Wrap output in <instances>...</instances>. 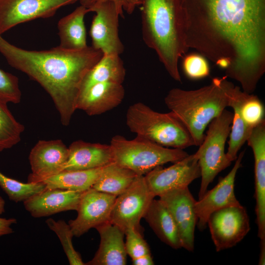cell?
<instances>
[{
  "mask_svg": "<svg viewBox=\"0 0 265 265\" xmlns=\"http://www.w3.org/2000/svg\"><path fill=\"white\" fill-rule=\"evenodd\" d=\"M133 265H153L154 264L151 254H146L132 259Z\"/></svg>",
  "mask_w": 265,
  "mask_h": 265,
  "instance_id": "37",
  "label": "cell"
},
{
  "mask_svg": "<svg viewBox=\"0 0 265 265\" xmlns=\"http://www.w3.org/2000/svg\"><path fill=\"white\" fill-rule=\"evenodd\" d=\"M260 251L259 265H264L265 263V241H260Z\"/></svg>",
  "mask_w": 265,
  "mask_h": 265,
  "instance_id": "38",
  "label": "cell"
},
{
  "mask_svg": "<svg viewBox=\"0 0 265 265\" xmlns=\"http://www.w3.org/2000/svg\"><path fill=\"white\" fill-rule=\"evenodd\" d=\"M227 78H214L209 84L195 90L172 88L164 98L166 106L186 127L195 146L203 142L211 122L229 107Z\"/></svg>",
  "mask_w": 265,
  "mask_h": 265,
  "instance_id": "4",
  "label": "cell"
},
{
  "mask_svg": "<svg viewBox=\"0 0 265 265\" xmlns=\"http://www.w3.org/2000/svg\"><path fill=\"white\" fill-rule=\"evenodd\" d=\"M229 107L233 109V117L230 132L228 148L226 155L231 161L237 158V155L247 141L253 128L248 127L241 113V107L248 94L229 81L228 87Z\"/></svg>",
  "mask_w": 265,
  "mask_h": 265,
  "instance_id": "22",
  "label": "cell"
},
{
  "mask_svg": "<svg viewBox=\"0 0 265 265\" xmlns=\"http://www.w3.org/2000/svg\"><path fill=\"white\" fill-rule=\"evenodd\" d=\"M140 232L133 227H131L125 232L126 236L125 243L126 251L132 259L151 254L149 246Z\"/></svg>",
  "mask_w": 265,
  "mask_h": 265,
  "instance_id": "34",
  "label": "cell"
},
{
  "mask_svg": "<svg viewBox=\"0 0 265 265\" xmlns=\"http://www.w3.org/2000/svg\"><path fill=\"white\" fill-rule=\"evenodd\" d=\"M154 195L149 189L143 175H137L131 185L116 197L110 216V222L124 233L133 227L140 231V222Z\"/></svg>",
  "mask_w": 265,
  "mask_h": 265,
  "instance_id": "8",
  "label": "cell"
},
{
  "mask_svg": "<svg viewBox=\"0 0 265 265\" xmlns=\"http://www.w3.org/2000/svg\"><path fill=\"white\" fill-rule=\"evenodd\" d=\"M103 168L63 171L40 182L44 184L47 188L82 192L92 187L99 177Z\"/></svg>",
  "mask_w": 265,
  "mask_h": 265,
  "instance_id": "26",
  "label": "cell"
},
{
  "mask_svg": "<svg viewBox=\"0 0 265 265\" xmlns=\"http://www.w3.org/2000/svg\"><path fill=\"white\" fill-rule=\"evenodd\" d=\"M128 0L129 1V3L130 5L131 14H132L133 12L135 7L137 6L140 5L141 3V0Z\"/></svg>",
  "mask_w": 265,
  "mask_h": 265,
  "instance_id": "39",
  "label": "cell"
},
{
  "mask_svg": "<svg viewBox=\"0 0 265 265\" xmlns=\"http://www.w3.org/2000/svg\"><path fill=\"white\" fill-rule=\"evenodd\" d=\"M124 96L122 84L109 81L97 83L80 94L76 108L90 116L101 114L117 106Z\"/></svg>",
  "mask_w": 265,
  "mask_h": 265,
  "instance_id": "19",
  "label": "cell"
},
{
  "mask_svg": "<svg viewBox=\"0 0 265 265\" xmlns=\"http://www.w3.org/2000/svg\"><path fill=\"white\" fill-rule=\"evenodd\" d=\"M0 53L8 64L39 83L52 99L63 126H68L75 110L82 81L103 53L87 46L78 51L59 46L28 51L17 47L0 35Z\"/></svg>",
  "mask_w": 265,
  "mask_h": 265,
  "instance_id": "2",
  "label": "cell"
},
{
  "mask_svg": "<svg viewBox=\"0 0 265 265\" xmlns=\"http://www.w3.org/2000/svg\"><path fill=\"white\" fill-rule=\"evenodd\" d=\"M142 38L175 80L181 82L179 61L189 50L179 0H141Z\"/></svg>",
  "mask_w": 265,
  "mask_h": 265,
  "instance_id": "3",
  "label": "cell"
},
{
  "mask_svg": "<svg viewBox=\"0 0 265 265\" xmlns=\"http://www.w3.org/2000/svg\"><path fill=\"white\" fill-rule=\"evenodd\" d=\"M17 222V219L14 218L6 219L0 217V237L13 233L11 226Z\"/></svg>",
  "mask_w": 265,
  "mask_h": 265,
  "instance_id": "36",
  "label": "cell"
},
{
  "mask_svg": "<svg viewBox=\"0 0 265 265\" xmlns=\"http://www.w3.org/2000/svg\"><path fill=\"white\" fill-rule=\"evenodd\" d=\"M116 197L92 187L83 192L77 211V217L68 222L74 236L80 237L91 228L110 221Z\"/></svg>",
  "mask_w": 265,
  "mask_h": 265,
  "instance_id": "14",
  "label": "cell"
},
{
  "mask_svg": "<svg viewBox=\"0 0 265 265\" xmlns=\"http://www.w3.org/2000/svg\"><path fill=\"white\" fill-rule=\"evenodd\" d=\"M241 113L247 125L254 128L265 120L264 106L256 95L248 94L241 107Z\"/></svg>",
  "mask_w": 265,
  "mask_h": 265,
  "instance_id": "32",
  "label": "cell"
},
{
  "mask_svg": "<svg viewBox=\"0 0 265 265\" xmlns=\"http://www.w3.org/2000/svg\"><path fill=\"white\" fill-rule=\"evenodd\" d=\"M5 201L3 198L0 196V215L5 212Z\"/></svg>",
  "mask_w": 265,
  "mask_h": 265,
  "instance_id": "40",
  "label": "cell"
},
{
  "mask_svg": "<svg viewBox=\"0 0 265 265\" xmlns=\"http://www.w3.org/2000/svg\"><path fill=\"white\" fill-rule=\"evenodd\" d=\"M144 218L163 242L174 249L182 248L174 219L159 199L153 200Z\"/></svg>",
  "mask_w": 265,
  "mask_h": 265,
  "instance_id": "24",
  "label": "cell"
},
{
  "mask_svg": "<svg viewBox=\"0 0 265 265\" xmlns=\"http://www.w3.org/2000/svg\"><path fill=\"white\" fill-rule=\"evenodd\" d=\"M83 192L46 187L23 204L32 217H47L62 212L77 211Z\"/></svg>",
  "mask_w": 265,
  "mask_h": 265,
  "instance_id": "18",
  "label": "cell"
},
{
  "mask_svg": "<svg viewBox=\"0 0 265 265\" xmlns=\"http://www.w3.org/2000/svg\"><path fill=\"white\" fill-rule=\"evenodd\" d=\"M137 176L132 171L112 162L103 167L92 188L117 196L131 185Z\"/></svg>",
  "mask_w": 265,
  "mask_h": 265,
  "instance_id": "27",
  "label": "cell"
},
{
  "mask_svg": "<svg viewBox=\"0 0 265 265\" xmlns=\"http://www.w3.org/2000/svg\"><path fill=\"white\" fill-rule=\"evenodd\" d=\"M159 197L176 224L182 248L193 251L198 218L194 209L196 200L188 186L168 191Z\"/></svg>",
  "mask_w": 265,
  "mask_h": 265,
  "instance_id": "13",
  "label": "cell"
},
{
  "mask_svg": "<svg viewBox=\"0 0 265 265\" xmlns=\"http://www.w3.org/2000/svg\"><path fill=\"white\" fill-rule=\"evenodd\" d=\"M87 10L96 13L89 31L91 46L103 54L123 53L124 46L118 33L120 15L115 3L109 0L99 2Z\"/></svg>",
  "mask_w": 265,
  "mask_h": 265,
  "instance_id": "10",
  "label": "cell"
},
{
  "mask_svg": "<svg viewBox=\"0 0 265 265\" xmlns=\"http://www.w3.org/2000/svg\"><path fill=\"white\" fill-rule=\"evenodd\" d=\"M254 157L255 212L258 236L265 241V120L254 127L247 140Z\"/></svg>",
  "mask_w": 265,
  "mask_h": 265,
  "instance_id": "17",
  "label": "cell"
},
{
  "mask_svg": "<svg viewBox=\"0 0 265 265\" xmlns=\"http://www.w3.org/2000/svg\"><path fill=\"white\" fill-rule=\"evenodd\" d=\"M119 55L103 54L99 61L89 70L83 78L80 94L99 82L109 81L122 84L126 76V70Z\"/></svg>",
  "mask_w": 265,
  "mask_h": 265,
  "instance_id": "25",
  "label": "cell"
},
{
  "mask_svg": "<svg viewBox=\"0 0 265 265\" xmlns=\"http://www.w3.org/2000/svg\"><path fill=\"white\" fill-rule=\"evenodd\" d=\"M22 96L18 78L0 69V100L6 103H19Z\"/></svg>",
  "mask_w": 265,
  "mask_h": 265,
  "instance_id": "33",
  "label": "cell"
},
{
  "mask_svg": "<svg viewBox=\"0 0 265 265\" xmlns=\"http://www.w3.org/2000/svg\"><path fill=\"white\" fill-rule=\"evenodd\" d=\"M46 223L49 228L58 237L70 265H85L80 253L74 248L72 238L73 233L69 224L64 220H55L49 218Z\"/></svg>",
  "mask_w": 265,
  "mask_h": 265,
  "instance_id": "30",
  "label": "cell"
},
{
  "mask_svg": "<svg viewBox=\"0 0 265 265\" xmlns=\"http://www.w3.org/2000/svg\"><path fill=\"white\" fill-rule=\"evenodd\" d=\"M88 12L87 9L80 5L60 19L57 24L59 47L67 50L78 51L88 46L84 22V16Z\"/></svg>",
  "mask_w": 265,
  "mask_h": 265,
  "instance_id": "23",
  "label": "cell"
},
{
  "mask_svg": "<svg viewBox=\"0 0 265 265\" xmlns=\"http://www.w3.org/2000/svg\"><path fill=\"white\" fill-rule=\"evenodd\" d=\"M244 154V151H242L229 173L220 179L213 188L207 190L201 198L196 201L194 209L198 218L197 225L200 230L206 228L208 219L214 212L226 207L241 205L236 197L234 186Z\"/></svg>",
  "mask_w": 265,
  "mask_h": 265,
  "instance_id": "15",
  "label": "cell"
},
{
  "mask_svg": "<svg viewBox=\"0 0 265 265\" xmlns=\"http://www.w3.org/2000/svg\"><path fill=\"white\" fill-rule=\"evenodd\" d=\"M68 155L69 149L61 140H39L29 153L31 173L27 182H40L61 172Z\"/></svg>",
  "mask_w": 265,
  "mask_h": 265,
  "instance_id": "16",
  "label": "cell"
},
{
  "mask_svg": "<svg viewBox=\"0 0 265 265\" xmlns=\"http://www.w3.org/2000/svg\"><path fill=\"white\" fill-rule=\"evenodd\" d=\"M179 0L188 49L228 59L225 76L254 91L265 72V0Z\"/></svg>",
  "mask_w": 265,
  "mask_h": 265,
  "instance_id": "1",
  "label": "cell"
},
{
  "mask_svg": "<svg viewBox=\"0 0 265 265\" xmlns=\"http://www.w3.org/2000/svg\"><path fill=\"white\" fill-rule=\"evenodd\" d=\"M107 0L112 1L115 3L120 16L123 17V10H125L128 14H131L128 0H80L79 1L80 5L88 9L97 3Z\"/></svg>",
  "mask_w": 265,
  "mask_h": 265,
  "instance_id": "35",
  "label": "cell"
},
{
  "mask_svg": "<svg viewBox=\"0 0 265 265\" xmlns=\"http://www.w3.org/2000/svg\"><path fill=\"white\" fill-rule=\"evenodd\" d=\"M146 183L154 196H159L175 189L188 186L201 177V170L195 155H188L172 165L158 166L144 176Z\"/></svg>",
  "mask_w": 265,
  "mask_h": 265,
  "instance_id": "12",
  "label": "cell"
},
{
  "mask_svg": "<svg viewBox=\"0 0 265 265\" xmlns=\"http://www.w3.org/2000/svg\"><path fill=\"white\" fill-rule=\"evenodd\" d=\"M182 68L186 76L191 80H199L208 77L210 68L207 58L200 53L185 54Z\"/></svg>",
  "mask_w": 265,
  "mask_h": 265,
  "instance_id": "31",
  "label": "cell"
},
{
  "mask_svg": "<svg viewBox=\"0 0 265 265\" xmlns=\"http://www.w3.org/2000/svg\"><path fill=\"white\" fill-rule=\"evenodd\" d=\"M233 113L225 109L209 124L199 148L194 154L201 170V182L198 199L219 173L229 166L231 161L225 152V143L230 134Z\"/></svg>",
  "mask_w": 265,
  "mask_h": 265,
  "instance_id": "7",
  "label": "cell"
},
{
  "mask_svg": "<svg viewBox=\"0 0 265 265\" xmlns=\"http://www.w3.org/2000/svg\"><path fill=\"white\" fill-rule=\"evenodd\" d=\"M0 186L9 199L16 203L24 202L46 187L42 182L24 183L9 178L0 172Z\"/></svg>",
  "mask_w": 265,
  "mask_h": 265,
  "instance_id": "29",
  "label": "cell"
},
{
  "mask_svg": "<svg viewBox=\"0 0 265 265\" xmlns=\"http://www.w3.org/2000/svg\"><path fill=\"white\" fill-rule=\"evenodd\" d=\"M207 225L217 252L235 246L250 230L248 215L241 205L214 212L210 215Z\"/></svg>",
  "mask_w": 265,
  "mask_h": 265,
  "instance_id": "9",
  "label": "cell"
},
{
  "mask_svg": "<svg viewBox=\"0 0 265 265\" xmlns=\"http://www.w3.org/2000/svg\"><path fill=\"white\" fill-rule=\"evenodd\" d=\"M126 124L136 135L164 147L184 149L195 145L186 127L171 111L159 112L136 103L127 110Z\"/></svg>",
  "mask_w": 265,
  "mask_h": 265,
  "instance_id": "5",
  "label": "cell"
},
{
  "mask_svg": "<svg viewBox=\"0 0 265 265\" xmlns=\"http://www.w3.org/2000/svg\"><path fill=\"white\" fill-rule=\"evenodd\" d=\"M109 145L113 162L137 175L144 176L158 166L175 163L189 155L183 149L168 148L137 135L132 140L115 135Z\"/></svg>",
  "mask_w": 265,
  "mask_h": 265,
  "instance_id": "6",
  "label": "cell"
},
{
  "mask_svg": "<svg viewBox=\"0 0 265 265\" xmlns=\"http://www.w3.org/2000/svg\"><path fill=\"white\" fill-rule=\"evenodd\" d=\"M80 0H0V35L14 26L53 16L61 7Z\"/></svg>",
  "mask_w": 265,
  "mask_h": 265,
  "instance_id": "11",
  "label": "cell"
},
{
  "mask_svg": "<svg viewBox=\"0 0 265 265\" xmlns=\"http://www.w3.org/2000/svg\"><path fill=\"white\" fill-rule=\"evenodd\" d=\"M95 229L100 235V245L94 257L85 265H126L127 254L123 231L110 221Z\"/></svg>",
  "mask_w": 265,
  "mask_h": 265,
  "instance_id": "21",
  "label": "cell"
},
{
  "mask_svg": "<svg viewBox=\"0 0 265 265\" xmlns=\"http://www.w3.org/2000/svg\"><path fill=\"white\" fill-rule=\"evenodd\" d=\"M68 149V159L62 171L96 169L113 162L110 145L80 140L72 143Z\"/></svg>",
  "mask_w": 265,
  "mask_h": 265,
  "instance_id": "20",
  "label": "cell"
},
{
  "mask_svg": "<svg viewBox=\"0 0 265 265\" xmlns=\"http://www.w3.org/2000/svg\"><path fill=\"white\" fill-rule=\"evenodd\" d=\"M24 130V126L9 110L7 103L0 100V152L18 143Z\"/></svg>",
  "mask_w": 265,
  "mask_h": 265,
  "instance_id": "28",
  "label": "cell"
}]
</instances>
